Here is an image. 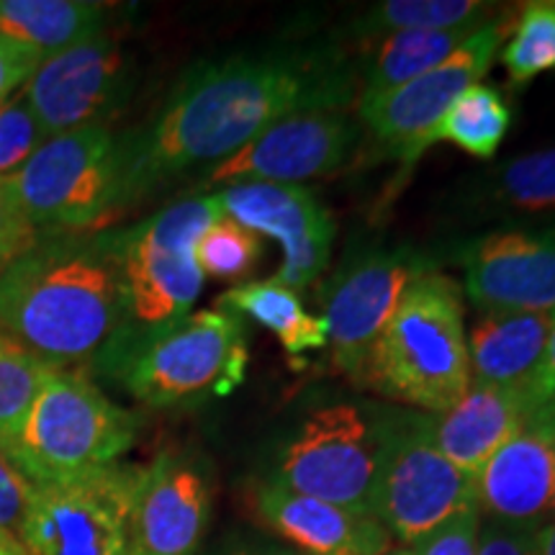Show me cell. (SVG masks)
I'll use <instances>...</instances> for the list:
<instances>
[{
	"instance_id": "1",
	"label": "cell",
	"mask_w": 555,
	"mask_h": 555,
	"mask_svg": "<svg viewBox=\"0 0 555 555\" xmlns=\"http://www.w3.org/2000/svg\"><path fill=\"white\" fill-rule=\"evenodd\" d=\"M360 93L356 67L332 44H283L193 65L147 127L121 137L127 208L172 178L224 163L275 121L345 111Z\"/></svg>"
},
{
	"instance_id": "2",
	"label": "cell",
	"mask_w": 555,
	"mask_h": 555,
	"mask_svg": "<svg viewBox=\"0 0 555 555\" xmlns=\"http://www.w3.org/2000/svg\"><path fill=\"white\" fill-rule=\"evenodd\" d=\"M0 332L47 367L103 376L131 332L119 229L37 232L0 270Z\"/></svg>"
},
{
	"instance_id": "3",
	"label": "cell",
	"mask_w": 555,
	"mask_h": 555,
	"mask_svg": "<svg viewBox=\"0 0 555 555\" xmlns=\"http://www.w3.org/2000/svg\"><path fill=\"white\" fill-rule=\"evenodd\" d=\"M360 386L422 414H442L463 399L470 363L463 298L453 278L425 270L409 283Z\"/></svg>"
},
{
	"instance_id": "4",
	"label": "cell",
	"mask_w": 555,
	"mask_h": 555,
	"mask_svg": "<svg viewBox=\"0 0 555 555\" xmlns=\"http://www.w3.org/2000/svg\"><path fill=\"white\" fill-rule=\"evenodd\" d=\"M247 335L237 314L224 309L189 317L124 343L103 376L152 409H185L229 397L247 367Z\"/></svg>"
},
{
	"instance_id": "5",
	"label": "cell",
	"mask_w": 555,
	"mask_h": 555,
	"mask_svg": "<svg viewBox=\"0 0 555 555\" xmlns=\"http://www.w3.org/2000/svg\"><path fill=\"white\" fill-rule=\"evenodd\" d=\"M137 433L139 416L111 401L88 373L50 367L3 453L31 483H57L119 463Z\"/></svg>"
},
{
	"instance_id": "6",
	"label": "cell",
	"mask_w": 555,
	"mask_h": 555,
	"mask_svg": "<svg viewBox=\"0 0 555 555\" xmlns=\"http://www.w3.org/2000/svg\"><path fill=\"white\" fill-rule=\"evenodd\" d=\"M5 185L34 232H101L127 211L121 137L111 124L50 137Z\"/></svg>"
},
{
	"instance_id": "7",
	"label": "cell",
	"mask_w": 555,
	"mask_h": 555,
	"mask_svg": "<svg viewBox=\"0 0 555 555\" xmlns=\"http://www.w3.org/2000/svg\"><path fill=\"white\" fill-rule=\"evenodd\" d=\"M470 506H478L476 478L440 453L429 414L386 409L371 515L388 535L416 545Z\"/></svg>"
},
{
	"instance_id": "8",
	"label": "cell",
	"mask_w": 555,
	"mask_h": 555,
	"mask_svg": "<svg viewBox=\"0 0 555 555\" xmlns=\"http://www.w3.org/2000/svg\"><path fill=\"white\" fill-rule=\"evenodd\" d=\"M219 217L224 214L217 198L196 196L180 198L155 217L119 229L131 322L129 337L168 327L191 314L206 281L196 262V245L201 234Z\"/></svg>"
},
{
	"instance_id": "9",
	"label": "cell",
	"mask_w": 555,
	"mask_h": 555,
	"mask_svg": "<svg viewBox=\"0 0 555 555\" xmlns=\"http://www.w3.org/2000/svg\"><path fill=\"white\" fill-rule=\"evenodd\" d=\"M142 468L111 463L86 476L37 483L21 525L26 555H142L137 494Z\"/></svg>"
},
{
	"instance_id": "10",
	"label": "cell",
	"mask_w": 555,
	"mask_h": 555,
	"mask_svg": "<svg viewBox=\"0 0 555 555\" xmlns=\"http://www.w3.org/2000/svg\"><path fill=\"white\" fill-rule=\"evenodd\" d=\"M384 416L386 409L352 401L314 409L278 448L270 478L298 494L371 515Z\"/></svg>"
},
{
	"instance_id": "11",
	"label": "cell",
	"mask_w": 555,
	"mask_h": 555,
	"mask_svg": "<svg viewBox=\"0 0 555 555\" xmlns=\"http://www.w3.org/2000/svg\"><path fill=\"white\" fill-rule=\"evenodd\" d=\"M517 24V13H499L463 41L446 62L378 99L358 103V121L388 155L412 165L427 150V134L457 95L481 82Z\"/></svg>"
},
{
	"instance_id": "12",
	"label": "cell",
	"mask_w": 555,
	"mask_h": 555,
	"mask_svg": "<svg viewBox=\"0 0 555 555\" xmlns=\"http://www.w3.org/2000/svg\"><path fill=\"white\" fill-rule=\"evenodd\" d=\"M137 82V62L114 31L103 29L44 60L24 86L44 137L93 124H111L127 106Z\"/></svg>"
},
{
	"instance_id": "13",
	"label": "cell",
	"mask_w": 555,
	"mask_h": 555,
	"mask_svg": "<svg viewBox=\"0 0 555 555\" xmlns=\"http://www.w3.org/2000/svg\"><path fill=\"white\" fill-rule=\"evenodd\" d=\"M425 270L427 262L409 249H376L363 258L347 260L332 281L322 314L327 324L330 360L358 386L401 296Z\"/></svg>"
},
{
	"instance_id": "14",
	"label": "cell",
	"mask_w": 555,
	"mask_h": 555,
	"mask_svg": "<svg viewBox=\"0 0 555 555\" xmlns=\"http://www.w3.org/2000/svg\"><path fill=\"white\" fill-rule=\"evenodd\" d=\"M360 134L363 127L358 116L345 111H307L286 116L224 163L214 165L206 185H301V180L332 176L356 155Z\"/></svg>"
},
{
	"instance_id": "15",
	"label": "cell",
	"mask_w": 555,
	"mask_h": 555,
	"mask_svg": "<svg viewBox=\"0 0 555 555\" xmlns=\"http://www.w3.org/2000/svg\"><path fill=\"white\" fill-rule=\"evenodd\" d=\"M211 196L227 219L283 247V262L273 275L281 286L298 294L327 270L335 219L307 185L232 183Z\"/></svg>"
},
{
	"instance_id": "16",
	"label": "cell",
	"mask_w": 555,
	"mask_h": 555,
	"mask_svg": "<svg viewBox=\"0 0 555 555\" xmlns=\"http://www.w3.org/2000/svg\"><path fill=\"white\" fill-rule=\"evenodd\" d=\"M455 262L478 311H555V221L481 234Z\"/></svg>"
},
{
	"instance_id": "17",
	"label": "cell",
	"mask_w": 555,
	"mask_h": 555,
	"mask_svg": "<svg viewBox=\"0 0 555 555\" xmlns=\"http://www.w3.org/2000/svg\"><path fill=\"white\" fill-rule=\"evenodd\" d=\"M211 517L206 463L185 450H163L142 468L137 532L142 555H196Z\"/></svg>"
},
{
	"instance_id": "18",
	"label": "cell",
	"mask_w": 555,
	"mask_h": 555,
	"mask_svg": "<svg viewBox=\"0 0 555 555\" xmlns=\"http://www.w3.org/2000/svg\"><path fill=\"white\" fill-rule=\"evenodd\" d=\"M446 219L457 227L499 229L555 221V144L470 172L442 198Z\"/></svg>"
},
{
	"instance_id": "19",
	"label": "cell",
	"mask_w": 555,
	"mask_h": 555,
	"mask_svg": "<svg viewBox=\"0 0 555 555\" xmlns=\"http://www.w3.org/2000/svg\"><path fill=\"white\" fill-rule=\"evenodd\" d=\"M478 512L502 522L543 527L555 504V416L530 414L476 478Z\"/></svg>"
},
{
	"instance_id": "20",
	"label": "cell",
	"mask_w": 555,
	"mask_h": 555,
	"mask_svg": "<svg viewBox=\"0 0 555 555\" xmlns=\"http://www.w3.org/2000/svg\"><path fill=\"white\" fill-rule=\"evenodd\" d=\"M249 504L260 522L301 555H386L391 551V535L376 517L298 494L273 478L253 483Z\"/></svg>"
},
{
	"instance_id": "21",
	"label": "cell",
	"mask_w": 555,
	"mask_h": 555,
	"mask_svg": "<svg viewBox=\"0 0 555 555\" xmlns=\"http://www.w3.org/2000/svg\"><path fill=\"white\" fill-rule=\"evenodd\" d=\"M429 420L440 453L457 470L478 478L486 461L530 420V401L522 391L470 380L455 406Z\"/></svg>"
},
{
	"instance_id": "22",
	"label": "cell",
	"mask_w": 555,
	"mask_h": 555,
	"mask_svg": "<svg viewBox=\"0 0 555 555\" xmlns=\"http://www.w3.org/2000/svg\"><path fill=\"white\" fill-rule=\"evenodd\" d=\"M551 327L553 311H481L466 335L470 380L527 397L543 363Z\"/></svg>"
},
{
	"instance_id": "23",
	"label": "cell",
	"mask_w": 555,
	"mask_h": 555,
	"mask_svg": "<svg viewBox=\"0 0 555 555\" xmlns=\"http://www.w3.org/2000/svg\"><path fill=\"white\" fill-rule=\"evenodd\" d=\"M106 16L88 0H0V39L50 60L106 29Z\"/></svg>"
},
{
	"instance_id": "24",
	"label": "cell",
	"mask_w": 555,
	"mask_h": 555,
	"mask_svg": "<svg viewBox=\"0 0 555 555\" xmlns=\"http://www.w3.org/2000/svg\"><path fill=\"white\" fill-rule=\"evenodd\" d=\"M237 317H249L260 327L273 332L291 358L327 347V324L309 314L296 291L273 281H249L219 296V307Z\"/></svg>"
},
{
	"instance_id": "25",
	"label": "cell",
	"mask_w": 555,
	"mask_h": 555,
	"mask_svg": "<svg viewBox=\"0 0 555 555\" xmlns=\"http://www.w3.org/2000/svg\"><path fill=\"white\" fill-rule=\"evenodd\" d=\"M481 26L450 31H406L380 39L360 69L358 103L378 99L388 90H397L409 80L425 75L427 69L446 62Z\"/></svg>"
},
{
	"instance_id": "26",
	"label": "cell",
	"mask_w": 555,
	"mask_h": 555,
	"mask_svg": "<svg viewBox=\"0 0 555 555\" xmlns=\"http://www.w3.org/2000/svg\"><path fill=\"white\" fill-rule=\"evenodd\" d=\"M494 3L481 0H384L352 21L345 34L352 39L380 41L406 31H450L481 26L499 16Z\"/></svg>"
},
{
	"instance_id": "27",
	"label": "cell",
	"mask_w": 555,
	"mask_h": 555,
	"mask_svg": "<svg viewBox=\"0 0 555 555\" xmlns=\"http://www.w3.org/2000/svg\"><path fill=\"white\" fill-rule=\"evenodd\" d=\"M512 127V108L494 86L476 82L450 103L442 119L427 134V150L450 142L470 157L494 159Z\"/></svg>"
},
{
	"instance_id": "28",
	"label": "cell",
	"mask_w": 555,
	"mask_h": 555,
	"mask_svg": "<svg viewBox=\"0 0 555 555\" xmlns=\"http://www.w3.org/2000/svg\"><path fill=\"white\" fill-rule=\"evenodd\" d=\"M506 78L525 88L555 69V0H532L517 13V24L499 52Z\"/></svg>"
},
{
	"instance_id": "29",
	"label": "cell",
	"mask_w": 555,
	"mask_h": 555,
	"mask_svg": "<svg viewBox=\"0 0 555 555\" xmlns=\"http://www.w3.org/2000/svg\"><path fill=\"white\" fill-rule=\"evenodd\" d=\"M262 260L260 234L249 232L237 221L219 217L201 234L196 262L204 278L219 283H240L253 275Z\"/></svg>"
},
{
	"instance_id": "30",
	"label": "cell",
	"mask_w": 555,
	"mask_h": 555,
	"mask_svg": "<svg viewBox=\"0 0 555 555\" xmlns=\"http://www.w3.org/2000/svg\"><path fill=\"white\" fill-rule=\"evenodd\" d=\"M50 367L0 332V450L11 446Z\"/></svg>"
},
{
	"instance_id": "31",
	"label": "cell",
	"mask_w": 555,
	"mask_h": 555,
	"mask_svg": "<svg viewBox=\"0 0 555 555\" xmlns=\"http://www.w3.org/2000/svg\"><path fill=\"white\" fill-rule=\"evenodd\" d=\"M47 142L24 90L0 103V180L11 178Z\"/></svg>"
},
{
	"instance_id": "32",
	"label": "cell",
	"mask_w": 555,
	"mask_h": 555,
	"mask_svg": "<svg viewBox=\"0 0 555 555\" xmlns=\"http://www.w3.org/2000/svg\"><path fill=\"white\" fill-rule=\"evenodd\" d=\"M478 530H481V512L478 506H470L422 538L412 551L414 555H476Z\"/></svg>"
},
{
	"instance_id": "33",
	"label": "cell",
	"mask_w": 555,
	"mask_h": 555,
	"mask_svg": "<svg viewBox=\"0 0 555 555\" xmlns=\"http://www.w3.org/2000/svg\"><path fill=\"white\" fill-rule=\"evenodd\" d=\"M34 486L21 470L13 466L9 455L0 450V532L18 540L21 525L29 512Z\"/></svg>"
},
{
	"instance_id": "34",
	"label": "cell",
	"mask_w": 555,
	"mask_h": 555,
	"mask_svg": "<svg viewBox=\"0 0 555 555\" xmlns=\"http://www.w3.org/2000/svg\"><path fill=\"white\" fill-rule=\"evenodd\" d=\"M540 527L486 519L478 530L476 555H540Z\"/></svg>"
},
{
	"instance_id": "35",
	"label": "cell",
	"mask_w": 555,
	"mask_h": 555,
	"mask_svg": "<svg viewBox=\"0 0 555 555\" xmlns=\"http://www.w3.org/2000/svg\"><path fill=\"white\" fill-rule=\"evenodd\" d=\"M34 237H37V232L24 219L5 180H0V270L9 266Z\"/></svg>"
},
{
	"instance_id": "36",
	"label": "cell",
	"mask_w": 555,
	"mask_h": 555,
	"mask_svg": "<svg viewBox=\"0 0 555 555\" xmlns=\"http://www.w3.org/2000/svg\"><path fill=\"white\" fill-rule=\"evenodd\" d=\"M41 62L44 60L24 47L0 39V103L16 93L21 86H26Z\"/></svg>"
},
{
	"instance_id": "37",
	"label": "cell",
	"mask_w": 555,
	"mask_h": 555,
	"mask_svg": "<svg viewBox=\"0 0 555 555\" xmlns=\"http://www.w3.org/2000/svg\"><path fill=\"white\" fill-rule=\"evenodd\" d=\"M527 401H530V414L555 416V311H553V327H551V335H547L543 363H540L538 378L532 380L530 391H527Z\"/></svg>"
},
{
	"instance_id": "38",
	"label": "cell",
	"mask_w": 555,
	"mask_h": 555,
	"mask_svg": "<svg viewBox=\"0 0 555 555\" xmlns=\"http://www.w3.org/2000/svg\"><path fill=\"white\" fill-rule=\"evenodd\" d=\"M217 555H301L296 551H286V547H273V545H234L224 547Z\"/></svg>"
},
{
	"instance_id": "39",
	"label": "cell",
	"mask_w": 555,
	"mask_h": 555,
	"mask_svg": "<svg viewBox=\"0 0 555 555\" xmlns=\"http://www.w3.org/2000/svg\"><path fill=\"white\" fill-rule=\"evenodd\" d=\"M538 543H540V555H555V504L547 522L538 530Z\"/></svg>"
},
{
	"instance_id": "40",
	"label": "cell",
	"mask_w": 555,
	"mask_h": 555,
	"mask_svg": "<svg viewBox=\"0 0 555 555\" xmlns=\"http://www.w3.org/2000/svg\"><path fill=\"white\" fill-rule=\"evenodd\" d=\"M0 555H26V553H24V547H21L18 540H13L0 532Z\"/></svg>"
},
{
	"instance_id": "41",
	"label": "cell",
	"mask_w": 555,
	"mask_h": 555,
	"mask_svg": "<svg viewBox=\"0 0 555 555\" xmlns=\"http://www.w3.org/2000/svg\"><path fill=\"white\" fill-rule=\"evenodd\" d=\"M386 555H414L412 547H397V551H388Z\"/></svg>"
}]
</instances>
